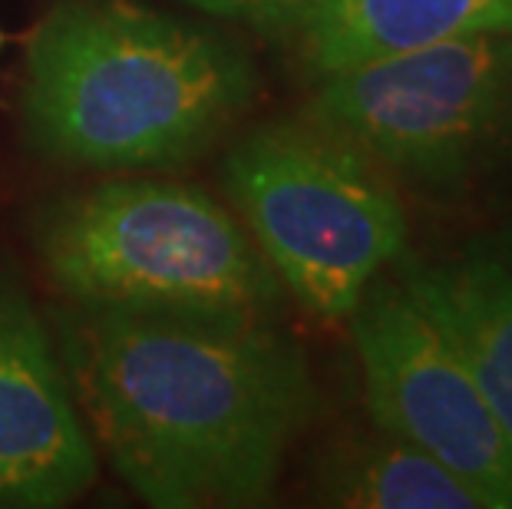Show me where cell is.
I'll return each mask as SVG.
<instances>
[{
    "instance_id": "obj_1",
    "label": "cell",
    "mask_w": 512,
    "mask_h": 509,
    "mask_svg": "<svg viewBox=\"0 0 512 509\" xmlns=\"http://www.w3.org/2000/svg\"><path fill=\"white\" fill-rule=\"evenodd\" d=\"M57 351L93 443L156 509L265 503L314 410L301 348L261 314L70 301Z\"/></svg>"
},
{
    "instance_id": "obj_2",
    "label": "cell",
    "mask_w": 512,
    "mask_h": 509,
    "mask_svg": "<svg viewBox=\"0 0 512 509\" xmlns=\"http://www.w3.org/2000/svg\"><path fill=\"white\" fill-rule=\"evenodd\" d=\"M252 100V60L232 37L133 0H63L27 50V136L70 166H182Z\"/></svg>"
},
{
    "instance_id": "obj_3",
    "label": "cell",
    "mask_w": 512,
    "mask_h": 509,
    "mask_svg": "<svg viewBox=\"0 0 512 509\" xmlns=\"http://www.w3.org/2000/svg\"><path fill=\"white\" fill-rule=\"evenodd\" d=\"M34 245L70 301L268 318L281 298L245 225L182 182H106L57 199L43 209Z\"/></svg>"
},
{
    "instance_id": "obj_4",
    "label": "cell",
    "mask_w": 512,
    "mask_h": 509,
    "mask_svg": "<svg viewBox=\"0 0 512 509\" xmlns=\"http://www.w3.org/2000/svg\"><path fill=\"white\" fill-rule=\"evenodd\" d=\"M225 186L281 288L321 321L351 318L407 245L384 172L311 119L248 133L225 159Z\"/></svg>"
},
{
    "instance_id": "obj_5",
    "label": "cell",
    "mask_w": 512,
    "mask_h": 509,
    "mask_svg": "<svg viewBox=\"0 0 512 509\" xmlns=\"http://www.w3.org/2000/svg\"><path fill=\"white\" fill-rule=\"evenodd\" d=\"M311 123L433 196L512 169V30H483L321 77Z\"/></svg>"
},
{
    "instance_id": "obj_6",
    "label": "cell",
    "mask_w": 512,
    "mask_h": 509,
    "mask_svg": "<svg viewBox=\"0 0 512 509\" xmlns=\"http://www.w3.org/2000/svg\"><path fill=\"white\" fill-rule=\"evenodd\" d=\"M347 321L374 424L430 453L486 509H512V433L410 291L370 281Z\"/></svg>"
},
{
    "instance_id": "obj_7",
    "label": "cell",
    "mask_w": 512,
    "mask_h": 509,
    "mask_svg": "<svg viewBox=\"0 0 512 509\" xmlns=\"http://www.w3.org/2000/svg\"><path fill=\"white\" fill-rule=\"evenodd\" d=\"M100 470L47 324L17 288H0V506L57 509Z\"/></svg>"
},
{
    "instance_id": "obj_8",
    "label": "cell",
    "mask_w": 512,
    "mask_h": 509,
    "mask_svg": "<svg viewBox=\"0 0 512 509\" xmlns=\"http://www.w3.org/2000/svg\"><path fill=\"white\" fill-rule=\"evenodd\" d=\"M400 285L463 357L512 433V229L479 235L443 262H403Z\"/></svg>"
},
{
    "instance_id": "obj_9",
    "label": "cell",
    "mask_w": 512,
    "mask_h": 509,
    "mask_svg": "<svg viewBox=\"0 0 512 509\" xmlns=\"http://www.w3.org/2000/svg\"><path fill=\"white\" fill-rule=\"evenodd\" d=\"M512 30V0H314L301 30L314 77L430 43Z\"/></svg>"
},
{
    "instance_id": "obj_10",
    "label": "cell",
    "mask_w": 512,
    "mask_h": 509,
    "mask_svg": "<svg viewBox=\"0 0 512 509\" xmlns=\"http://www.w3.org/2000/svg\"><path fill=\"white\" fill-rule=\"evenodd\" d=\"M311 496L344 509H486L460 476L377 424L331 440L314 463Z\"/></svg>"
},
{
    "instance_id": "obj_11",
    "label": "cell",
    "mask_w": 512,
    "mask_h": 509,
    "mask_svg": "<svg viewBox=\"0 0 512 509\" xmlns=\"http://www.w3.org/2000/svg\"><path fill=\"white\" fill-rule=\"evenodd\" d=\"M209 17L235 20L265 37L298 34L314 0H182Z\"/></svg>"
},
{
    "instance_id": "obj_12",
    "label": "cell",
    "mask_w": 512,
    "mask_h": 509,
    "mask_svg": "<svg viewBox=\"0 0 512 509\" xmlns=\"http://www.w3.org/2000/svg\"><path fill=\"white\" fill-rule=\"evenodd\" d=\"M0 47H4V34H0Z\"/></svg>"
}]
</instances>
